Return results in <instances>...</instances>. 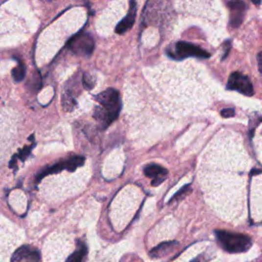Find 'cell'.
<instances>
[{
  "mask_svg": "<svg viewBox=\"0 0 262 262\" xmlns=\"http://www.w3.org/2000/svg\"><path fill=\"white\" fill-rule=\"evenodd\" d=\"M98 106L95 108L94 117L100 129H106L115 121L121 111L120 95L116 89L109 88L95 96Z\"/></svg>",
  "mask_w": 262,
  "mask_h": 262,
  "instance_id": "obj_1",
  "label": "cell"
},
{
  "mask_svg": "<svg viewBox=\"0 0 262 262\" xmlns=\"http://www.w3.org/2000/svg\"><path fill=\"white\" fill-rule=\"evenodd\" d=\"M216 238L220 247L230 253H243L248 251L252 246L251 238L227 231H216Z\"/></svg>",
  "mask_w": 262,
  "mask_h": 262,
  "instance_id": "obj_2",
  "label": "cell"
},
{
  "mask_svg": "<svg viewBox=\"0 0 262 262\" xmlns=\"http://www.w3.org/2000/svg\"><path fill=\"white\" fill-rule=\"evenodd\" d=\"M166 52L168 56L176 61L185 60L187 58H191V56L199 59H208L210 56L208 51L201 48L198 45L186 41H179L171 45L167 48Z\"/></svg>",
  "mask_w": 262,
  "mask_h": 262,
  "instance_id": "obj_3",
  "label": "cell"
},
{
  "mask_svg": "<svg viewBox=\"0 0 262 262\" xmlns=\"http://www.w3.org/2000/svg\"><path fill=\"white\" fill-rule=\"evenodd\" d=\"M67 47L75 54L89 56L95 49V40L90 34L80 32L69 40Z\"/></svg>",
  "mask_w": 262,
  "mask_h": 262,
  "instance_id": "obj_4",
  "label": "cell"
},
{
  "mask_svg": "<svg viewBox=\"0 0 262 262\" xmlns=\"http://www.w3.org/2000/svg\"><path fill=\"white\" fill-rule=\"evenodd\" d=\"M85 162V159L84 157L82 156H73L69 159H67V160H64V161H61L59 163H56L52 166H49L48 168H45L44 170H42V171L38 174L36 180L37 181H40L44 176H48L49 174H54V173H59L61 171H63V170H68V171H75V170L80 167L84 164Z\"/></svg>",
  "mask_w": 262,
  "mask_h": 262,
  "instance_id": "obj_5",
  "label": "cell"
},
{
  "mask_svg": "<svg viewBox=\"0 0 262 262\" xmlns=\"http://www.w3.org/2000/svg\"><path fill=\"white\" fill-rule=\"evenodd\" d=\"M227 89L236 90L242 95L251 96L254 94V88L250 79L238 72L233 73L227 82Z\"/></svg>",
  "mask_w": 262,
  "mask_h": 262,
  "instance_id": "obj_6",
  "label": "cell"
},
{
  "mask_svg": "<svg viewBox=\"0 0 262 262\" xmlns=\"http://www.w3.org/2000/svg\"><path fill=\"white\" fill-rule=\"evenodd\" d=\"M11 262H41L40 253L31 246H23L15 252Z\"/></svg>",
  "mask_w": 262,
  "mask_h": 262,
  "instance_id": "obj_7",
  "label": "cell"
},
{
  "mask_svg": "<svg viewBox=\"0 0 262 262\" xmlns=\"http://www.w3.org/2000/svg\"><path fill=\"white\" fill-rule=\"evenodd\" d=\"M144 175L149 178H152V186L158 187L166 179L168 171L164 167L158 164H149L143 169Z\"/></svg>",
  "mask_w": 262,
  "mask_h": 262,
  "instance_id": "obj_8",
  "label": "cell"
},
{
  "mask_svg": "<svg viewBox=\"0 0 262 262\" xmlns=\"http://www.w3.org/2000/svg\"><path fill=\"white\" fill-rule=\"evenodd\" d=\"M135 16H136V2L134 1V0H130V6H129L128 14L117 25L116 33L123 34L126 31H128L129 29H131V27L134 24Z\"/></svg>",
  "mask_w": 262,
  "mask_h": 262,
  "instance_id": "obj_9",
  "label": "cell"
},
{
  "mask_svg": "<svg viewBox=\"0 0 262 262\" xmlns=\"http://www.w3.org/2000/svg\"><path fill=\"white\" fill-rule=\"evenodd\" d=\"M177 246H178L177 242L162 243L159 246H157L156 248H154L150 252V255L153 258H161V257L169 254L170 252H172Z\"/></svg>",
  "mask_w": 262,
  "mask_h": 262,
  "instance_id": "obj_10",
  "label": "cell"
},
{
  "mask_svg": "<svg viewBox=\"0 0 262 262\" xmlns=\"http://www.w3.org/2000/svg\"><path fill=\"white\" fill-rule=\"evenodd\" d=\"M87 247L82 241L77 242V249L68 257L66 262H85L87 257Z\"/></svg>",
  "mask_w": 262,
  "mask_h": 262,
  "instance_id": "obj_11",
  "label": "cell"
},
{
  "mask_svg": "<svg viewBox=\"0 0 262 262\" xmlns=\"http://www.w3.org/2000/svg\"><path fill=\"white\" fill-rule=\"evenodd\" d=\"M11 75H13V78L16 82H21L23 79L25 78V75H26L25 65L22 62H19V65L15 68L13 72H11Z\"/></svg>",
  "mask_w": 262,
  "mask_h": 262,
  "instance_id": "obj_12",
  "label": "cell"
},
{
  "mask_svg": "<svg viewBox=\"0 0 262 262\" xmlns=\"http://www.w3.org/2000/svg\"><path fill=\"white\" fill-rule=\"evenodd\" d=\"M82 82L86 89H93L95 84V78L94 76H91L90 74H84L82 78Z\"/></svg>",
  "mask_w": 262,
  "mask_h": 262,
  "instance_id": "obj_13",
  "label": "cell"
},
{
  "mask_svg": "<svg viewBox=\"0 0 262 262\" xmlns=\"http://www.w3.org/2000/svg\"><path fill=\"white\" fill-rule=\"evenodd\" d=\"M33 146H34V144H32V145H30V146H25L24 149L20 151V153H19L18 155L14 156V157L20 159V160H22V161H25L26 159L29 157V155L31 154V151H32V149H33Z\"/></svg>",
  "mask_w": 262,
  "mask_h": 262,
  "instance_id": "obj_14",
  "label": "cell"
},
{
  "mask_svg": "<svg viewBox=\"0 0 262 262\" xmlns=\"http://www.w3.org/2000/svg\"><path fill=\"white\" fill-rule=\"evenodd\" d=\"M191 187H190V186H186V187H184L182 189H180V191H178L175 193V195H174V197H173V201H178V200L182 199L185 196H187L189 192H191Z\"/></svg>",
  "mask_w": 262,
  "mask_h": 262,
  "instance_id": "obj_15",
  "label": "cell"
},
{
  "mask_svg": "<svg viewBox=\"0 0 262 262\" xmlns=\"http://www.w3.org/2000/svg\"><path fill=\"white\" fill-rule=\"evenodd\" d=\"M220 115L223 118H231L235 116V111L233 109H224L220 112Z\"/></svg>",
  "mask_w": 262,
  "mask_h": 262,
  "instance_id": "obj_16",
  "label": "cell"
},
{
  "mask_svg": "<svg viewBox=\"0 0 262 262\" xmlns=\"http://www.w3.org/2000/svg\"><path fill=\"white\" fill-rule=\"evenodd\" d=\"M207 261H208L207 254L206 253H202L201 255H199L197 258H195L191 262H207Z\"/></svg>",
  "mask_w": 262,
  "mask_h": 262,
  "instance_id": "obj_17",
  "label": "cell"
},
{
  "mask_svg": "<svg viewBox=\"0 0 262 262\" xmlns=\"http://www.w3.org/2000/svg\"><path fill=\"white\" fill-rule=\"evenodd\" d=\"M261 56H262V52H259L258 55H257V62H258V67H259V72H260V73L262 72V68H261V64H262Z\"/></svg>",
  "mask_w": 262,
  "mask_h": 262,
  "instance_id": "obj_18",
  "label": "cell"
},
{
  "mask_svg": "<svg viewBox=\"0 0 262 262\" xmlns=\"http://www.w3.org/2000/svg\"><path fill=\"white\" fill-rule=\"evenodd\" d=\"M251 1H252V2H254L255 4H260L261 0H251Z\"/></svg>",
  "mask_w": 262,
  "mask_h": 262,
  "instance_id": "obj_19",
  "label": "cell"
}]
</instances>
